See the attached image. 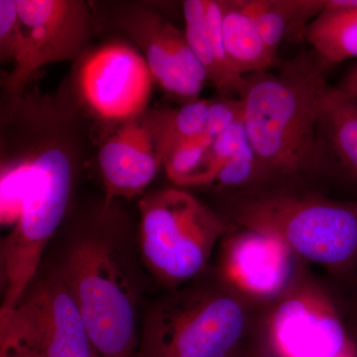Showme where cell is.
<instances>
[{
    "label": "cell",
    "mask_w": 357,
    "mask_h": 357,
    "mask_svg": "<svg viewBox=\"0 0 357 357\" xmlns=\"http://www.w3.org/2000/svg\"><path fill=\"white\" fill-rule=\"evenodd\" d=\"M307 39L326 64L357 58V0H331L307 28Z\"/></svg>",
    "instance_id": "cell-12"
},
{
    "label": "cell",
    "mask_w": 357,
    "mask_h": 357,
    "mask_svg": "<svg viewBox=\"0 0 357 357\" xmlns=\"http://www.w3.org/2000/svg\"><path fill=\"white\" fill-rule=\"evenodd\" d=\"M222 37L232 70L237 75L263 72L273 65L275 53L263 41L243 1H222Z\"/></svg>",
    "instance_id": "cell-13"
},
{
    "label": "cell",
    "mask_w": 357,
    "mask_h": 357,
    "mask_svg": "<svg viewBox=\"0 0 357 357\" xmlns=\"http://www.w3.org/2000/svg\"><path fill=\"white\" fill-rule=\"evenodd\" d=\"M241 119H243V103L239 98L211 100L204 134L211 140L215 139L220 134Z\"/></svg>",
    "instance_id": "cell-21"
},
{
    "label": "cell",
    "mask_w": 357,
    "mask_h": 357,
    "mask_svg": "<svg viewBox=\"0 0 357 357\" xmlns=\"http://www.w3.org/2000/svg\"><path fill=\"white\" fill-rule=\"evenodd\" d=\"M169 110L145 112L123 124L102 145L98 165L107 199L142 194L164 165Z\"/></svg>",
    "instance_id": "cell-9"
},
{
    "label": "cell",
    "mask_w": 357,
    "mask_h": 357,
    "mask_svg": "<svg viewBox=\"0 0 357 357\" xmlns=\"http://www.w3.org/2000/svg\"><path fill=\"white\" fill-rule=\"evenodd\" d=\"M123 251L114 237L91 232L75 238L55 268L100 357H135L139 344L137 284Z\"/></svg>",
    "instance_id": "cell-5"
},
{
    "label": "cell",
    "mask_w": 357,
    "mask_h": 357,
    "mask_svg": "<svg viewBox=\"0 0 357 357\" xmlns=\"http://www.w3.org/2000/svg\"><path fill=\"white\" fill-rule=\"evenodd\" d=\"M347 172L357 178V100L328 86L318 119V138Z\"/></svg>",
    "instance_id": "cell-14"
},
{
    "label": "cell",
    "mask_w": 357,
    "mask_h": 357,
    "mask_svg": "<svg viewBox=\"0 0 357 357\" xmlns=\"http://www.w3.org/2000/svg\"><path fill=\"white\" fill-rule=\"evenodd\" d=\"M274 297L211 266L148 310L136 357H230L267 318Z\"/></svg>",
    "instance_id": "cell-1"
},
{
    "label": "cell",
    "mask_w": 357,
    "mask_h": 357,
    "mask_svg": "<svg viewBox=\"0 0 357 357\" xmlns=\"http://www.w3.org/2000/svg\"><path fill=\"white\" fill-rule=\"evenodd\" d=\"M211 100H196L169 112L166 153L178 143L198 137L204 133ZM165 153V155H166Z\"/></svg>",
    "instance_id": "cell-19"
},
{
    "label": "cell",
    "mask_w": 357,
    "mask_h": 357,
    "mask_svg": "<svg viewBox=\"0 0 357 357\" xmlns=\"http://www.w3.org/2000/svg\"><path fill=\"white\" fill-rule=\"evenodd\" d=\"M244 77L239 100L257 165L281 176L307 170L316 158L319 112L330 86L321 70L299 59L278 74L263 70Z\"/></svg>",
    "instance_id": "cell-3"
},
{
    "label": "cell",
    "mask_w": 357,
    "mask_h": 357,
    "mask_svg": "<svg viewBox=\"0 0 357 357\" xmlns=\"http://www.w3.org/2000/svg\"><path fill=\"white\" fill-rule=\"evenodd\" d=\"M0 56L2 62L14 65L9 76L17 74L24 65L26 36L15 0L0 1Z\"/></svg>",
    "instance_id": "cell-18"
},
{
    "label": "cell",
    "mask_w": 357,
    "mask_h": 357,
    "mask_svg": "<svg viewBox=\"0 0 357 357\" xmlns=\"http://www.w3.org/2000/svg\"><path fill=\"white\" fill-rule=\"evenodd\" d=\"M185 35L199 62L203 66L208 81L218 93L227 96V86L213 54L206 17V0L184 2Z\"/></svg>",
    "instance_id": "cell-16"
},
{
    "label": "cell",
    "mask_w": 357,
    "mask_h": 357,
    "mask_svg": "<svg viewBox=\"0 0 357 357\" xmlns=\"http://www.w3.org/2000/svg\"><path fill=\"white\" fill-rule=\"evenodd\" d=\"M163 18L150 11H141L129 18L124 29L144 52L154 81L165 91L188 105L198 100L204 84L188 77L176 65L162 34Z\"/></svg>",
    "instance_id": "cell-11"
},
{
    "label": "cell",
    "mask_w": 357,
    "mask_h": 357,
    "mask_svg": "<svg viewBox=\"0 0 357 357\" xmlns=\"http://www.w3.org/2000/svg\"><path fill=\"white\" fill-rule=\"evenodd\" d=\"M153 81L144 56L123 42L89 54L79 76L82 96L91 110L105 121L121 122L146 112Z\"/></svg>",
    "instance_id": "cell-8"
},
{
    "label": "cell",
    "mask_w": 357,
    "mask_h": 357,
    "mask_svg": "<svg viewBox=\"0 0 357 357\" xmlns=\"http://www.w3.org/2000/svg\"><path fill=\"white\" fill-rule=\"evenodd\" d=\"M0 357H20L10 347L0 344Z\"/></svg>",
    "instance_id": "cell-24"
},
{
    "label": "cell",
    "mask_w": 357,
    "mask_h": 357,
    "mask_svg": "<svg viewBox=\"0 0 357 357\" xmlns=\"http://www.w3.org/2000/svg\"><path fill=\"white\" fill-rule=\"evenodd\" d=\"M256 167L257 160L249 144L225 164L213 183L220 185V187H241L255 176Z\"/></svg>",
    "instance_id": "cell-20"
},
{
    "label": "cell",
    "mask_w": 357,
    "mask_h": 357,
    "mask_svg": "<svg viewBox=\"0 0 357 357\" xmlns=\"http://www.w3.org/2000/svg\"><path fill=\"white\" fill-rule=\"evenodd\" d=\"M138 248L142 262L169 291L196 280L211 267L229 225L189 192L164 189L139 202Z\"/></svg>",
    "instance_id": "cell-6"
},
{
    "label": "cell",
    "mask_w": 357,
    "mask_h": 357,
    "mask_svg": "<svg viewBox=\"0 0 357 357\" xmlns=\"http://www.w3.org/2000/svg\"><path fill=\"white\" fill-rule=\"evenodd\" d=\"M24 28L26 57L17 74L8 77L18 91L40 68L73 60L89 38L91 17L86 4L75 0H15Z\"/></svg>",
    "instance_id": "cell-10"
},
{
    "label": "cell",
    "mask_w": 357,
    "mask_h": 357,
    "mask_svg": "<svg viewBox=\"0 0 357 357\" xmlns=\"http://www.w3.org/2000/svg\"><path fill=\"white\" fill-rule=\"evenodd\" d=\"M0 344L20 357H100L77 302L55 269L0 311Z\"/></svg>",
    "instance_id": "cell-7"
},
{
    "label": "cell",
    "mask_w": 357,
    "mask_h": 357,
    "mask_svg": "<svg viewBox=\"0 0 357 357\" xmlns=\"http://www.w3.org/2000/svg\"><path fill=\"white\" fill-rule=\"evenodd\" d=\"M244 10L253 20L268 48H277L289 29L291 20L298 14L321 13L326 1H243Z\"/></svg>",
    "instance_id": "cell-15"
},
{
    "label": "cell",
    "mask_w": 357,
    "mask_h": 357,
    "mask_svg": "<svg viewBox=\"0 0 357 357\" xmlns=\"http://www.w3.org/2000/svg\"><path fill=\"white\" fill-rule=\"evenodd\" d=\"M213 141L203 133L168 150L163 166L169 178L178 185H203L206 158Z\"/></svg>",
    "instance_id": "cell-17"
},
{
    "label": "cell",
    "mask_w": 357,
    "mask_h": 357,
    "mask_svg": "<svg viewBox=\"0 0 357 357\" xmlns=\"http://www.w3.org/2000/svg\"><path fill=\"white\" fill-rule=\"evenodd\" d=\"M230 227L280 244L294 259L335 275L357 265V203L281 191L243 192L229 204Z\"/></svg>",
    "instance_id": "cell-4"
},
{
    "label": "cell",
    "mask_w": 357,
    "mask_h": 357,
    "mask_svg": "<svg viewBox=\"0 0 357 357\" xmlns=\"http://www.w3.org/2000/svg\"><path fill=\"white\" fill-rule=\"evenodd\" d=\"M69 153L48 144L1 172V222L13 223L1 241L2 305L18 304L36 278L45 249L60 227L73 185Z\"/></svg>",
    "instance_id": "cell-2"
},
{
    "label": "cell",
    "mask_w": 357,
    "mask_h": 357,
    "mask_svg": "<svg viewBox=\"0 0 357 357\" xmlns=\"http://www.w3.org/2000/svg\"><path fill=\"white\" fill-rule=\"evenodd\" d=\"M351 337L354 340V347H356V357H357V318L354 323V330L351 331Z\"/></svg>",
    "instance_id": "cell-25"
},
{
    "label": "cell",
    "mask_w": 357,
    "mask_h": 357,
    "mask_svg": "<svg viewBox=\"0 0 357 357\" xmlns=\"http://www.w3.org/2000/svg\"><path fill=\"white\" fill-rule=\"evenodd\" d=\"M344 93L357 100V66L345 77L344 84L340 88Z\"/></svg>",
    "instance_id": "cell-23"
},
{
    "label": "cell",
    "mask_w": 357,
    "mask_h": 357,
    "mask_svg": "<svg viewBox=\"0 0 357 357\" xmlns=\"http://www.w3.org/2000/svg\"><path fill=\"white\" fill-rule=\"evenodd\" d=\"M270 314L271 312L230 357H285L272 335Z\"/></svg>",
    "instance_id": "cell-22"
}]
</instances>
